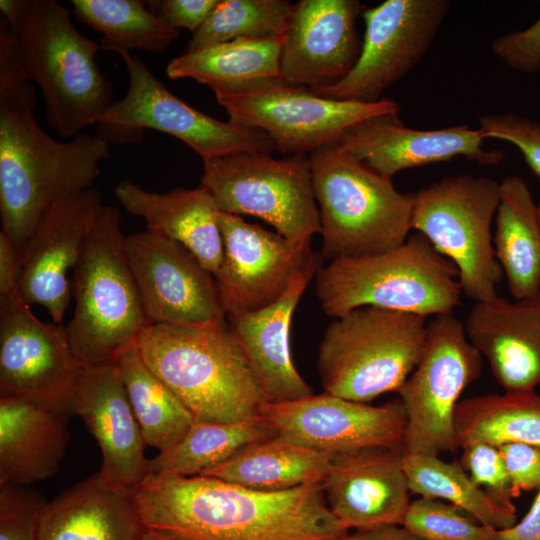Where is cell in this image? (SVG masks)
<instances>
[{"label": "cell", "instance_id": "7c38bea8", "mask_svg": "<svg viewBox=\"0 0 540 540\" xmlns=\"http://www.w3.org/2000/svg\"><path fill=\"white\" fill-rule=\"evenodd\" d=\"M118 54L128 71L129 88L96 124L97 135L108 143H138L144 129H154L183 141L203 161L241 151L277 150L264 131L202 113L171 93L142 60L128 51Z\"/></svg>", "mask_w": 540, "mask_h": 540}, {"label": "cell", "instance_id": "6da1fadb", "mask_svg": "<svg viewBox=\"0 0 540 540\" xmlns=\"http://www.w3.org/2000/svg\"><path fill=\"white\" fill-rule=\"evenodd\" d=\"M146 528L182 540H339L322 484L268 492L210 476L149 473L132 491Z\"/></svg>", "mask_w": 540, "mask_h": 540}, {"label": "cell", "instance_id": "8992f818", "mask_svg": "<svg viewBox=\"0 0 540 540\" xmlns=\"http://www.w3.org/2000/svg\"><path fill=\"white\" fill-rule=\"evenodd\" d=\"M28 79L39 86L48 125L62 138L96 125L112 105V83L101 73L100 43L74 26L55 0H26L15 27Z\"/></svg>", "mask_w": 540, "mask_h": 540}, {"label": "cell", "instance_id": "f1b7e54d", "mask_svg": "<svg viewBox=\"0 0 540 540\" xmlns=\"http://www.w3.org/2000/svg\"><path fill=\"white\" fill-rule=\"evenodd\" d=\"M334 454L276 434L252 443L202 476L277 492L322 484Z\"/></svg>", "mask_w": 540, "mask_h": 540}, {"label": "cell", "instance_id": "cb8c5ba5", "mask_svg": "<svg viewBox=\"0 0 540 540\" xmlns=\"http://www.w3.org/2000/svg\"><path fill=\"white\" fill-rule=\"evenodd\" d=\"M464 325L505 392L540 386V291L522 299L497 295L477 302Z\"/></svg>", "mask_w": 540, "mask_h": 540}, {"label": "cell", "instance_id": "8fae6325", "mask_svg": "<svg viewBox=\"0 0 540 540\" xmlns=\"http://www.w3.org/2000/svg\"><path fill=\"white\" fill-rule=\"evenodd\" d=\"M482 366L461 320L453 312L433 316L420 360L397 391L406 414L405 453L439 456L459 448L455 410Z\"/></svg>", "mask_w": 540, "mask_h": 540}, {"label": "cell", "instance_id": "5bb4252c", "mask_svg": "<svg viewBox=\"0 0 540 540\" xmlns=\"http://www.w3.org/2000/svg\"><path fill=\"white\" fill-rule=\"evenodd\" d=\"M449 0H386L363 10L365 33L356 64L336 85L313 91L327 98L376 102L426 54Z\"/></svg>", "mask_w": 540, "mask_h": 540}, {"label": "cell", "instance_id": "7a4b0ae2", "mask_svg": "<svg viewBox=\"0 0 540 540\" xmlns=\"http://www.w3.org/2000/svg\"><path fill=\"white\" fill-rule=\"evenodd\" d=\"M108 157L109 143L99 135L58 141L33 110L0 104L1 231L20 254L52 204L92 188Z\"/></svg>", "mask_w": 540, "mask_h": 540}, {"label": "cell", "instance_id": "4fadbf2b", "mask_svg": "<svg viewBox=\"0 0 540 540\" xmlns=\"http://www.w3.org/2000/svg\"><path fill=\"white\" fill-rule=\"evenodd\" d=\"M230 120L264 131L282 153L308 154L335 144L365 119L398 114L388 98L376 102L322 97L302 86L276 80L231 93H215Z\"/></svg>", "mask_w": 540, "mask_h": 540}, {"label": "cell", "instance_id": "e0dca14e", "mask_svg": "<svg viewBox=\"0 0 540 540\" xmlns=\"http://www.w3.org/2000/svg\"><path fill=\"white\" fill-rule=\"evenodd\" d=\"M223 257L214 274L227 314L249 312L277 301L294 279L321 262L311 243L278 233L220 211Z\"/></svg>", "mask_w": 540, "mask_h": 540}, {"label": "cell", "instance_id": "277c9868", "mask_svg": "<svg viewBox=\"0 0 540 540\" xmlns=\"http://www.w3.org/2000/svg\"><path fill=\"white\" fill-rule=\"evenodd\" d=\"M118 208L103 205L72 270L73 316L65 327L83 366L114 362L148 326Z\"/></svg>", "mask_w": 540, "mask_h": 540}, {"label": "cell", "instance_id": "7402d4cb", "mask_svg": "<svg viewBox=\"0 0 540 540\" xmlns=\"http://www.w3.org/2000/svg\"><path fill=\"white\" fill-rule=\"evenodd\" d=\"M479 129L457 125L418 130L404 126L398 114L365 119L348 128L336 144L371 170L392 180L405 169L465 157L483 166L498 165L501 150H487Z\"/></svg>", "mask_w": 540, "mask_h": 540}, {"label": "cell", "instance_id": "1f68e13d", "mask_svg": "<svg viewBox=\"0 0 540 540\" xmlns=\"http://www.w3.org/2000/svg\"><path fill=\"white\" fill-rule=\"evenodd\" d=\"M455 430L461 448L478 442L540 447V394L532 390L462 399L455 410Z\"/></svg>", "mask_w": 540, "mask_h": 540}, {"label": "cell", "instance_id": "e575fe53", "mask_svg": "<svg viewBox=\"0 0 540 540\" xmlns=\"http://www.w3.org/2000/svg\"><path fill=\"white\" fill-rule=\"evenodd\" d=\"M403 463L411 493L445 500L481 524L498 531L517 523L516 508L494 499L470 478L461 465L446 462L437 455L405 452Z\"/></svg>", "mask_w": 540, "mask_h": 540}, {"label": "cell", "instance_id": "f35d334b", "mask_svg": "<svg viewBox=\"0 0 540 540\" xmlns=\"http://www.w3.org/2000/svg\"><path fill=\"white\" fill-rule=\"evenodd\" d=\"M46 499L23 485H0V540H38Z\"/></svg>", "mask_w": 540, "mask_h": 540}, {"label": "cell", "instance_id": "44dd1931", "mask_svg": "<svg viewBox=\"0 0 540 540\" xmlns=\"http://www.w3.org/2000/svg\"><path fill=\"white\" fill-rule=\"evenodd\" d=\"M403 459L402 447L373 446L334 454L322 488L343 528L402 524L411 502Z\"/></svg>", "mask_w": 540, "mask_h": 540}, {"label": "cell", "instance_id": "ffe728a7", "mask_svg": "<svg viewBox=\"0 0 540 540\" xmlns=\"http://www.w3.org/2000/svg\"><path fill=\"white\" fill-rule=\"evenodd\" d=\"M357 0H300L284 33L281 80L318 91L344 79L356 64L361 42Z\"/></svg>", "mask_w": 540, "mask_h": 540}, {"label": "cell", "instance_id": "ab89813d", "mask_svg": "<svg viewBox=\"0 0 540 540\" xmlns=\"http://www.w3.org/2000/svg\"><path fill=\"white\" fill-rule=\"evenodd\" d=\"M0 104L31 110L36 105L17 35L5 18L0 20Z\"/></svg>", "mask_w": 540, "mask_h": 540}, {"label": "cell", "instance_id": "681fc988", "mask_svg": "<svg viewBox=\"0 0 540 540\" xmlns=\"http://www.w3.org/2000/svg\"><path fill=\"white\" fill-rule=\"evenodd\" d=\"M26 5V0H1L0 10L10 28L15 27Z\"/></svg>", "mask_w": 540, "mask_h": 540}, {"label": "cell", "instance_id": "d590c367", "mask_svg": "<svg viewBox=\"0 0 540 540\" xmlns=\"http://www.w3.org/2000/svg\"><path fill=\"white\" fill-rule=\"evenodd\" d=\"M82 23L102 33L101 49L119 53L133 49L159 53L179 37L143 2L137 0H72Z\"/></svg>", "mask_w": 540, "mask_h": 540}, {"label": "cell", "instance_id": "bcb514c9", "mask_svg": "<svg viewBox=\"0 0 540 540\" xmlns=\"http://www.w3.org/2000/svg\"><path fill=\"white\" fill-rule=\"evenodd\" d=\"M21 274V254L7 235L0 231V298L17 291Z\"/></svg>", "mask_w": 540, "mask_h": 540}, {"label": "cell", "instance_id": "ee69618b", "mask_svg": "<svg viewBox=\"0 0 540 540\" xmlns=\"http://www.w3.org/2000/svg\"><path fill=\"white\" fill-rule=\"evenodd\" d=\"M504 460L515 497L523 491L540 489V447L508 443L498 447Z\"/></svg>", "mask_w": 540, "mask_h": 540}, {"label": "cell", "instance_id": "c3c4849f", "mask_svg": "<svg viewBox=\"0 0 540 540\" xmlns=\"http://www.w3.org/2000/svg\"><path fill=\"white\" fill-rule=\"evenodd\" d=\"M339 540H422L401 525H384L357 530Z\"/></svg>", "mask_w": 540, "mask_h": 540}, {"label": "cell", "instance_id": "d4e9b609", "mask_svg": "<svg viewBox=\"0 0 540 540\" xmlns=\"http://www.w3.org/2000/svg\"><path fill=\"white\" fill-rule=\"evenodd\" d=\"M320 264L300 273L274 303L259 310L226 315L228 328L266 402L293 401L313 394L294 366L289 335L295 308Z\"/></svg>", "mask_w": 540, "mask_h": 540}, {"label": "cell", "instance_id": "9a60e30c", "mask_svg": "<svg viewBox=\"0 0 540 540\" xmlns=\"http://www.w3.org/2000/svg\"><path fill=\"white\" fill-rule=\"evenodd\" d=\"M61 324L39 320L15 291L0 298V392L73 414L84 370Z\"/></svg>", "mask_w": 540, "mask_h": 540}, {"label": "cell", "instance_id": "60d3db41", "mask_svg": "<svg viewBox=\"0 0 540 540\" xmlns=\"http://www.w3.org/2000/svg\"><path fill=\"white\" fill-rule=\"evenodd\" d=\"M462 449V465L470 478L501 504L516 508L513 504L516 497L499 448L478 442Z\"/></svg>", "mask_w": 540, "mask_h": 540}, {"label": "cell", "instance_id": "7bdbcfd3", "mask_svg": "<svg viewBox=\"0 0 540 540\" xmlns=\"http://www.w3.org/2000/svg\"><path fill=\"white\" fill-rule=\"evenodd\" d=\"M491 49L512 69L525 73L540 71V17L526 29L495 38Z\"/></svg>", "mask_w": 540, "mask_h": 540}, {"label": "cell", "instance_id": "3957f363", "mask_svg": "<svg viewBox=\"0 0 540 540\" xmlns=\"http://www.w3.org/2000/svg\"><path fill=\"white\" fill-rule=\"evenodd\" d=\"M137 347L145 364L195 422H239L260 416L265 398L227 324L148 325Z\"/></svg>", "mask_w": 540, "mask_h": 540}, {"label": "cell", "instance_id": "ac0fdd59", "mask_svg": "<svg viewBox=\"0 0 540 540\" xmlns=\"http://www.w3.org/2000/svg\"><path fill=\"white\" fill-rule=\"evenodd\" d=\"M259 415L277 434L332 454L373 446L403 448L406 414L400 399L372 406L323 392L264 402Z\"/></svg>", "mask_w": 540, "mask_h": 540}, {"label": "cell", "instance_id": "74e56055", "mask_svg": "<svg viewBox=\"0 0 540 540\" xmlns=\"http://www.w3.org/2000/svg\"><path fill=\"white\" fill-rule=\"evenodd\" d=\"M401 526L422 540H500L498 530L448 502L426 497L410 502Z\"/></svg>", "mask_w": 540, "mask_h": 540}, {"label": "cell", "instance_id": "7dc6e473", "mask_svg": "<svg viewBox=\"0 0 540 540\" xmlns=\"http://www.w3.org/2000/svg\"><path fill=\"white\" fill-rule=\"evenodd\" d=\"M499 535L500 540H540V489L525 516Z\"/></svg>", "mask_w": 540, "mask_h": 540}, {"label": "cell", "instance_id": "b9f144b4", "mask_svg": "<svg viewBox=\"0 0 540 540\" xmlns=\"http://www.w3.org/2000/svg\"><path fill=\"white\" fill-rule=\"evenodd\" d=\"M483 137L515 145L540 181V122L513 113L487 114L479 120Z\"/></svg>", "mask_w": 540, "mask_h": 540}, {"label": "cell", "instance_id": "484cf974", "mask_svg": "<svg viewBox=\"0 0 540 540\" xmlns=\"http://www.w3.org/2000/svg\"><path fill=\"white\" fill-rule=\"evenodd\" d=\"M114 194L128 213L144 219L148 231L182 244L208 271L217 272L223 257L220 210L204 187L157 193L124 179Z\"/></svg>", "mask_w": 540, "mask_h": 540}, {"label": "cell", "instance_id": "9c48e42d", "mask_svg": "<svg viewBox=\"0 0 540 540\" xmlns=\"http://www.w3.org/2000/svg\"><path fill=\"white\" fill-rule=\"evenodd\" d=\"M499 201L498 182L468 174L414 193L412 229L456 266L463 294L475 303L496 297L503 277L491 231Z\"/></svg>", "mask_w": 540, "mask_h": 540}, {"label": "cell", "instance_id": "f907efd6", "mask_svg": "<svg viewBox=\"0 0 540 540\" xmlns=\"http://www.w3.org/2000/svg\"><path fill=\"white\" fill-rule=\"evenodd\" d=\"M139 540H182L166 533L146 528Z\"/></svg>", "mask_w": 540, "mask_h": 540}, {"label": "cell", "instance_id": "836d02e7", "mask_svg": "<svg viewBox=\"0 0 540 540\" xmlns=\"http://www.w3.org/2000/svg\"><path fill=\"white\" fill-rule=\"evenodd\" d=\"M146 445L159 452L173 447L195 419L182 401L149 369L137 345L114 360Z\"/></svg>", "mask_w": 540, "mask_h": 540}, {"label": "cell", "instance_id": "4316f807", "mask_svg": "<svg viewBox=\"0 0 540 540\" xmlns=\"http://www.w3.org/2000/svg\"><path fill=\"white\" fill-rule=\"evenodd\" d=\"M69 414L13 395L0 397V485L27 486L59 470Z\"/></svg>", "mask_w": 540, "mask_h": 540}, {"label": "cell", "instance_id": "30bf717a", "mask_svg": "<svg viewBox=\"0 0 540 540\" xmlns=\"http://www.w3.org/2000/svg\"><path fill=\"white\" fill-rule=\"evenodd\" d=\"M200 185L221 212L260 218L291 241L311 243L321 232L306 154L241 151L204 160Z\"/></svg>", "mask_w": 540, "mask_h": 540}, {"label": "cell", "instance_id": "603a6c76", "mask_svg": "<svg viewBox=\"0 0 540 540\" xmlns=\"http://www.w3.org/2000/svg\"><path fill=\"white\" fill-rule=\"evenodd\" d=\"M73 414L96 439L102 464L98 475L133 491L149 474L141 428L115 362L86 366L80 377Z\"/></svg>", "mask_w": 540, "mask_h": 540}, {"label": "cell", "instance_id": "ba28073f", "mask_svg": "<svg viewBox=\"0 0 540 540\" xmlns=\"http://www.w3.org/2000/svg\"><path fill=\"white\" fill-rule=\"evenodd\" d=\"M427 324L425 316L373 306L335 318L318 350L324 392L361 403L397 392L420 360Z\"/></svg>", "mask_w": 540, "mask_h": 540}, {"label": "cell", "instance_id": "52a82bcc", "mask_svg": "<svg viewBox=\"0 0 540 540\" xmlns=\"http://www.w3.org/2000/svg\"><path fill=\"white\" fill-rule=\"evenodd\" d=\"M322 235L321 256L358 258L384 253L412 230L414 193H401L336 143L309 155Z\"/></svg>", "mask_w": 540, "mask_h": 540}, {"label": "cell", "instance_id": "5b68a950", "mask_svg": "<svg viewBox=\"0 0 540 540\" xmlns=\"http://www.w3.org/2000/svg\"><path fill=\"white\" fill-rule=\"evenodd\" d=\"M456 266L420 233L384 253L337 258L315 275L322 310L338 318L373 306L421 316L451 313L463 294Z\"/></svg>", "mask_w": 540, "mask_h": 540}, {"label": "cell", "instance_id": "d6a6232c", "mask_svg": "<svg viewBox=\"0 0 540 540\" xmlns=\"http://www.w3.org/2000/svg\"><path fill=\"white\" fill-rule=\"evenodd\" d=\"M276 434L261 416L239 422H194L173 447L149 459V473L202 475L246 446Z\"/></svg>", "mask_w": 540, "mask_h": 540}, {"label": "cell", "instance_id": "83f0119b", "mask_svg": "<svg viewBox=\"0 0 540 540\" xmlns=\"http://www.w3.org/2000/svg\"><path fill=\"white\" fill-rule=\"evenodd\" d=\"M145 529L133 492L96 473L47 503L38 540H139Z\"/></svg>", "mask_w": 540, "mask_h": 540}, {"label": "cell", "instance_id": "d6986e66", "mask_svg": "<svg viewBox=\"0 0 540 540\" xmlns=\"http://www.w3.org/2000/svg\"><path fill=\"white\" fill-rule=\"evenodd\" d=\"M102 206L94 187L56 201L21 254L18 295L28 305L43 306L55 324H62L72 296L69 271Z\"/></svg>", "mask_w": 540, "mask_h": 540}, {"label": "cell", "instance_id": "f6af8a7d", "mask_svg": "<svg viewBox=\"0 0 540 540\" xmlns=\"http://www.w3.org/2000/svg\"><path fill=\"white\" fill-rule=\"evenodd\" d=\"M218 0H160L146 2L149 10L168 27L195 33L206 21Z\"/></svg>", "mask_w": 540, "mask_h": 540}, {"label": "cell", "instance_id": "816d5d0a", "mask_svg": "<svg viewBox=\"0 0 540 540\" xmlns=\"http://www.w3.org/2000/svg\"><path fill=\"white\" fill-rule=\"evenodd\" d=\"M538 216H539V222H540V202L538 203Z\"/></svg>", "mask_w": 540, "mask_h": 540}, {"label": "cell", "instance_id": "2e32d148", "mask_svg": "<svg viewBox=\"0 0 540 540\" xmlns=\"http://www.w3.org/2000/svg\"><path fill=\"white\" fill-rule=\"evenodd\" d=\"M126 250L148 325L227 324L214 275L182 244L146 230Z\"/></svg>", "mask_w": 540, "mask_h": 540}, {"label": "cell", "instance_id": "8d00e7d4", "mask_svg": "<svg viewBox=\"0 0 540 540\" xmlns=\"http://www.w3.org/2000/svg\"><path fill=\"white\" fill-rule=\"evenodd\" d=\"M293 5L285 0H218L203 25L192 34L185 52L239 39L283 36Z\"/></svg>", "mask_w": 540, "mask_h": 540}, {"label": "cell", "instance_id": "4dcf8cb0", "mask_svg": "<svg viewBox=\"0 0 540 540\" xmlns=\"http://www.w3.org/2000/svg\"><path fill=\"white\" fill-rule=\"evenodd\" d=\"M493 245L514 299L540 291V222L538 204L525 180L506 177L499 183Z\"/></svg>", "mask_w": 540, "mask_h": 540}, {"label": "cell", "instance_id": "f546056e", "mask_svg": "<svg viewBox=\"0 0 540 540\" xmlns=\"http://www.w3.org/2000/svg\"><path fill=\"white\" fill-rule=\"evenodd\" d=\"M284 35L268 39L233 40L173 58L170 79L190 78L215 93H231L280 80Z\"/></svg>", "mask_w": 540, "mask_h": 540}]
</instances>
